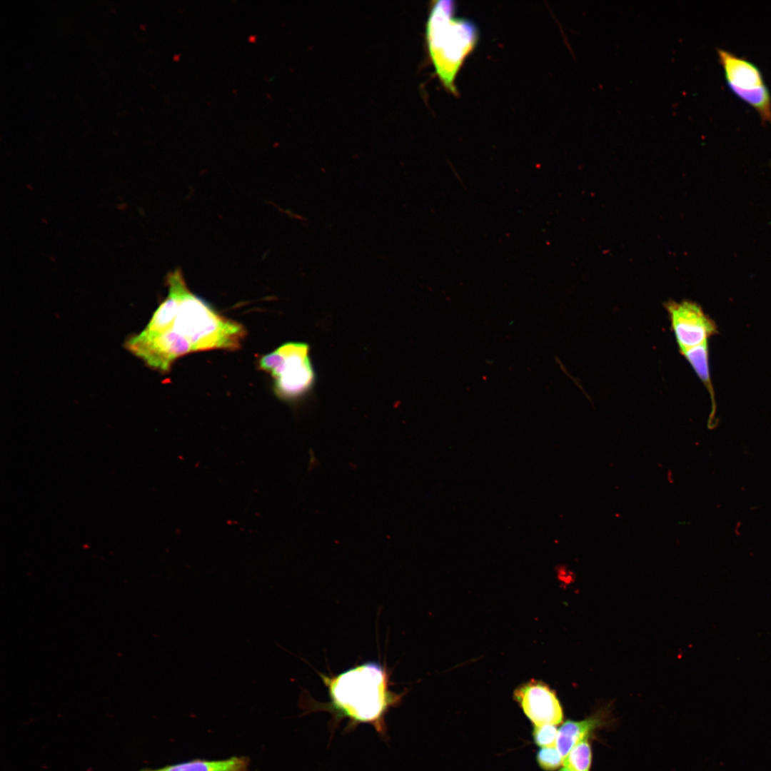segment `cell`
Wrapping results in <instances>:
<instances>
[{"label":"cell","mask_w":771,"mask_h":771,"mask_svg":"<svg viewBox=\"0 0 771 771\" xmlns=\"http://www.w3.org/2000/svg\"><path fill=\"white\" fill-rule=\"evenodd\" d=\"M560 771H570L565 767L562 768Z\"/></svg>","instance_id":"2e32d148"},{"label":"cell","mask_w":771,"mask_h":771,"mask_svg":"<svg viewBox=\"0 0 771 771\" xmlns=\"http://www.w3.org/2000/svg\"><path fill=\"white\" fill-rule=\"evenodd\" d=\"M680 352L706 342L717 332L715 322L696 303L668 301L665 304Z\"/></svg>","instance_id":"52a82bcc"},{"label":"cell","mask_w":771,"mask_h":771,"mask_svg":"<svg viewBox=\"0 0 771 771\" xmlns=\"http://www.w3.org/2000/svg\"><path fill=\"white\" fill-rule=\"evenodd\" d=\"M306 343H287L263 356L260 368L275 380L276 393L286 399H295L308 392L315 381V373Z\"/></svg>","instance_id":"277c9868"},{"label":"cell","mask_w":771,"mask_h":771,"mask_svg":"<svg viewBox=\"0 0 771 771\" xmlns=\"http://www.w3.org/2000/svg\"><path fill=\"white\" fill-rule=\"evenodd\" d=\"M717 52L730 90L753 107L764 124H771V96L757 66L727 50Z\"/></svg>","instance_id":"5b68a950"},{"label":"cell","mask_w":771,"mask_h":771,"mask_svg":"<svg viewBox=\"0 0 771 771\" xmlns=\"http://www.w3.org/2000/svg\"><path fill=\"white\" fill-rule=\"evenodd\" d=\"M533 735L535 743L540 747L555 746L558 735L556 725H535Z\"/></svg>","instance_id":"9a60e30c"},{"label":"cell","mask_w":771,"mask_h":771,"mask_svg":"<svg viewBox=\"0 0 771 771\" xmlns=\"http://www.w3.org/2000/svg\"><path fill=\"white\" fill-rule=\"evenodd\" d=\"M592 750L588 737L578 742L563 758L564 767L570 771H590Z\"/></svg>","instance_id":"4fadbf2b"},{"label":"cell","mask_w":771,"mask_h":771,"mask_svg":"<svg viewBox=\"0 0 771 771\" xmlns=\"http://www.w3.org/2000/svg\"><path fill=\"white\" fill-rule=\"evenodd\" d=\"M603 714L599 712L580 721L568 720L558 730L555 747L563 759L581 740L589 737L595 730L603 725Z\"/></svg>","instance_id":"9c48e42d"},{"label":"cell","mask_w":771,"mask_h":771,"mask_svg":"<svg viewBox=\"0 0 771 771\" xmlns=\"http://www.w3.org/2000/svg\"><path fill=\"white\" fill-rule=\"evenodd\" d=\"M126 348L149 367L163 373L177 358L193 352L190 342L172 329L156 334L141 332L126 341Z\"/></svg>","instance_id":"8992f818"},{"label":"cell","mask_w":771,"mask_h":771,"mask_svg":"<svg viewBox=\"0 0 771 771\" xmlns=\"http://www.w3.org/2000/svg\"><path fill=\"white\" fill-rule=\"evenodd\" d=\"M178 307V302L176 295L168 290L166 298L157 308L141 332L146 334H156L170 330L177 315Z\"/></svg>","instance_id":"7c38bea8"},{"label":"cell","mask_w":771,"mask_h":771,"mask_svg":"<svg viewBox=\"0 0 771 771\" xmlns=\"http://www.w3.org/2000/svg\"><path fill=\"white\" fill-rule=\"evenodd\" d=\"M250 760L245 756H233L223 760L194 759L168 765L156 769L141 771H249Z\"/></svg>","instance_id":"30bf717a"},{"label":"cell","mask_w":771,"mask_h":771,"mask_svg":"<svg viewBox=\"0 0 771 771\" xmlns=\"http://www.w3.org/2000/svg\"><path fill=\"white\" fill-rule=\"evenodd\" d=\"M320 676L330 698L322 709L333 714L336 721L347 718L351 725L371 724L381 733L386 715L405 693L390 689L389 670L376 662L357 665L337 675Z\"/></svg>","instance_id":"6da1fadb"},{"label":"cell","mask_w":771,"mask_h":771,"mask_svg":"<svg viewBox=\"0 0 771 771\" xmlns=\"http://www.w3.org/2000/svg\"><path fill=\"white\" fill-rule=\"evenodd\" d=\"M680 353L689 362L708 390L712 404V410L709 419V423L711 424L716 412V403L714 388L710 375L708 342Z\"/></svg>","instance_id":"8fae6325"},{"label":"cell","mask_w":771,"mask_h":771,"mask_svg":"<svg viewBox=\"0 0 771 771\" xmlns=\"http://www.w3.org/2000/svg\"><path fill=\"white\" fill-rule=\"evenodd\" d=\"M514 697L535 725H557L563 720L562 707L555 693L541 682L532 680L520 685Z\"/></svg>","instance_id":"ba28073f"},{"label":"cell","mask_w":771,"mask_h":771,"mask_svg":"<svg viewBox=\"0 0 771 771\" xmlns=\"http://www.w3.org/2000/svg\"><path fill=\"white\" fill-rule=\"evenodd\" d=\"M455 11L452 0L434 2L426 24V40L435 73L444 86L456 94V76L477 44L478 30L470 19L455 16Z\"/></svg>","instance_id":"3957f363"},{"label":"cell","mask_w":771,"mask_h":771,"mask_svg":"<svg viewBox=\"0 0 771 771\" xmlns=\"http://www.w3.org/2000/svg\"><path fill=\"white\" fill-rule=\"evenodd\" d=\"M563 757L555 746L542 747L537 753V762L546 771H553L563 763Z\"/></svg>","instance_id":"5bb4252c"},{"label":"cell","mask_w":771,"mask_h":771,"mask_svg":"<svg viewBox=\"0 0 771 771\" xmlns=\"http://www.w3.org/2000/svg\"><path fill=\"white\" fill-rule=\"evenodd\" d=\"M168 290L176 295L178 307L171 329L185 337L193 351L238 349L246 336L241 323L217 313L208 303L188 288L180 269L166 278Z\"/></svg>","instance_id":"7a4b0ae2"}]
</instances>
